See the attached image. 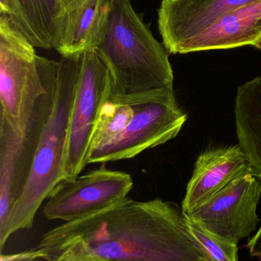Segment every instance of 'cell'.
I'll use <instances>...</instances> for the list:
<instances>
[{
	"label": "cell",
	"mask_w": 261,
	"mask_h": 261,
	"mask_svg": "<svg viewBox=\"0 0 261 261\" xmlns=\"http://www.w3.org/2000/svg\"><path fill=\"white\" fill-rule=\"evenodd\" d=\"M48 260L213 261L174 202L127 197L106 210L64 222L43 236Z\"/></svg>",
	"instance_id": "cell-1"
},
{
	"label": "cell",
	"mask_w": 261,
	"mask_h": 261,
	"mask_svg": "<svg viewBox=\"0 0 261 261\" xmlns=\"http://www.w3.org/2000/svg\"><path fill=\"white\" fill-rule=\"evenodd\" d=\"M107 67L112 99H130L173 87L169 53L130 0H107L105 21L94 49Z\"/></svg>",
	"instance_id": "cell-2"
},
{
	"label": "cell",
	"mask_w": 261,
	"mask_h": 261,
	"mask_svg": "<svg viewBox=\"0 0 261 261\" xmlns=\"http://www.w3.org/2000/svg\"><path fill=\"white\" fill-rule=\"evenodd\" d=\"M81 55L60 59L53 107L38 143L32 171L0 231V249L11 234L32 228L35 214L55 186L64 179L70 113L81 70Z\"/></svg>",
	"instance_id": "cell-3"
},
{
	"label": "cell",
	"mask_w": 261,
	"mask_h": 261,
	"mask_svg": "<svg viewBox=\"0 0 261 261\" xmlns=\"http://www.w3.org/2000/svg\"><path fill=\"white\" fill-rule=\"evenodd\" d=\"M35 47L11 17L0 14V125L19 133L46 92Z\"/></svg>",
	"instance_id": "cell-4"
},
{
	"label": "cell",
	"mask_w": 261,
	"mask_h": 261,
	"mask_svg": "<svg viewBox=\"0 0 261 261\" xmlns=\"http://www.w3.org/2000/svg\"><path fill=\"white\" fill-rule=\"evenodd\" d=\"M38 67L46 92L38 101L27 127L14 132L0 125V231L24 190L44 125L53 107L59 61L38 57Z\"/></svg>",
	"instance_id": "cell-5"
},
{
	"label": "cell",
	"mask_w": 261,
	"mask_h": 261,
	"mask_svg": "<svg viewBox=\"0 0 261 261\" xmlns=\"http://www.w3.org/2000/svg\"><path fill=\"white\" fill-rule=\"evenodd\" d=\"M124 100L133 107L131 122L116 139L91 150L88 164L135 158L147 149L176 138L187 120L186 113L176 101L173 87Z\"/></svg>",
	"instance_id": "cell-6"
},
{
	"label": "cell",
	"mask_w": 261,
	"mask_h": 261,
	"mask_svg": "<svg viewBox=\"0 0 261 261\" xmlns=\"http://www.w3.org/2000/svg\"><path fill=\"white\" fill-rule=\"evenodd\" d=\"M110 93L108 70L94 49L81 55V70L70 113L64 179L80 175L88 164L93 130Z\"/></svg>",
	"instance_id": "cell-7"
},
{
	"label": "cell",
	"mask_w": 261,
	"mask_h": 261,
	"mask_svg": "<svg viewBox=\"0 0 261 261\" xmlns=\"http://www.w3.org/2000/svg\"><path fill=\"white\" fill-rule=\"evenodd\" d=\"M133 186L129 173L110 170L103 164L85 174L58 182L45 199L43 213L49 220L83 219L125 199Z\"/></svg>",
	"instance_id": "cell-8"
},
{
	"label": "cell",
	"mask_w": 261,
	"mask_h": 261,
	"mask_svg": "<svg viewBox=\"0 0 261 261\" xmlns=\"http://www.w3.org/2000/svg\"><path fill=\"white\" fill-rule=\"evenodd\" d=\"M261 182L254 175L234 181L191 213L187 217L211 232L238 245L255 231Z\"/></svg>",
	"instance_id": "cell-9"
},
{
	"label": "cell",
	"mask_w": 261,
	"mask_h": 261,
	"mask_svg": "<svg viewBox=\"0 0 261 261\" xmlns=\"http://www.w3.org/2000/svg\"><path fill=\"white\" fill-rule=\"evenodd\" d=\"M257 0H162L158 28L169 53L177 55L183 44L221 18Z\"/></svg>",
	"instance_id": "cell-10"
},
{
	"label": "cell",
	"mask_w": 261,
	"mask_h": 261,
	"mask_svg": "<svg viewBox=\"0 0 261 261\" xmlns=\"http://www.w3.org/2000/svg\"><path fill=\"white\" fill-rule=\"evenodd\" d=\"M253 174L240 146L205 150L198 158L182 205L184 214L194 211L238 179Z\"/></svg>",
	"instance_id": "cell-11"
},
{
	"label": "cell",
	"mask_w": 261,
	"mask_h": 261,
	"mask_svg": "<svg viewBox=\"0 0 261 261\" xmlns=\"http://www.w3.org/2000/svg\"><path fill=\"white\" fill-rule=\"evenodd\" d=\"M261 0L227 14L181 47L178 54L254 46L261 35Z\"/></svg>",
	"instance_id": "cell-12"
},
{
	"label": "cell",
	"mask_w": 261,
	"mask_h": 261,
	"mask_svg": "<svg viewBox=\"0 0 261 261\" xmlns=\"http://www.w3.org/2000/svg\"><path fill=\"white\" fill-rule=\"evenodd\" d=\"M234 116L239 145L261 182V76L239 87Z\"/></svg>",
	"instance_id": "cell-13"
},
{
	"label": "cell",
	"mask_w": 261,
	"mask_h": 261,
	"mask_svg": "<svg viewBox=\"0 0 261 261\" xmlns=\"http://www.w3.org/2000/svg\"><path fill=\"white\" fill-rule=\"evenodd\" d=\"M107 0H87L64 18L55 50L64 58L95 49L105 21Z\"/></svg>",
	"instance_id": "cell-14"
},
{
	"label": "cell",
	"mask_w": 261,
	"mask_h": 261,
	"mask_svg": "<svg viewBox=\"0 0 261 261\" xmlns=\"http://www.w3.org/2000/svg\"><path fill=\"white\" fill-rule=\"evenodd\" d=\"M19 19L16 24L35 47L55 49L62 18L57 0H18Z\"/></svg>",
	"instance_id": "cell-15"
},
{
	"label": "cell",
	"mask_w": 261,
	"mask_h": 261,
	"mask_svg": "<svg viewBox=\"0 0 261 261\" xmlns=\"http://www.w3.org/2000/svg\"><path fill=\"white\" fill-rule=\"evenodd\" d=\"M133 114V107L128 101L112 99L108 96L93 130L90 151L119 137L131 122Z\"/></svg>",
	"instance_id": "cell-16"
},
{
	"label": "cell",
	"mask_w": 261,
	"mask_h": 261,
	"mask_svg": "<svg viewBox=\"0 0 261 261\" xmlns=\"http://www.w3.org/2000/svg\"><path fill=\"white\" fill-rule=\"evenodd\" d=\"M188 228L213 261H239L238 245L211 232L199 222L187 217Z\"/></svg>",
	"instance_id": "cell-17"
},
{
	"label": "cell",
	"mask_w": 261,
	"mask_h": 261,
	"mask_svg": "<svg viewBox=\"0 0 261 261\" xmlns=\"http://www.w3.org/2000/svg\"><path fill=\"white\" fill-rule=\"evenodd\" d=\"M0 261H49L41 257L36 248L24 251L18 254L3 255L1 254Z\"/></svg>",
	"instance_id": "cell-18"
},
{
	"label": "cell",
	"mask_w": 261,
	"mask_h": 261,
	"mask_svg": "<svg viewBox=\"0 0 261 261\" xmlns=\"http://www.w3.org/2000/svg\"><path fill=\"white\" fill-rule=\"evenodd\" d=\"M0 14L11 17L17 22L21 14L18 0H0Z\"/></svg>",
	"instance_id": "cell-19"
},
{
	"label": "cell",
	"mask_w": 261,
	"mask_h": 261,
	"mask_svg": "<svg viewBox=\"0 0 261 261\" xmlns=\"http://www.w3.org/2000/svg\"><path fill=\"white\" fill-rule=\"evenodd\" d=\"M86 2L87 0H57L58 8L61 12V18H62V25L65 17L75 9L82 6Z\"/></svg>",
	"instance_id": "cell-20"
},
{
	"label": "cell",
	"mask_w": 261,
	"mask_h": 261,
	"mask_svg": "<svg viewBox=\"0 0 261 261\" xmlns=\"http://www.w3.org/2000/svg\"><path fill=\"white\" fill-rule=\"evenodd\" d=\"M247 247L251 255L261 261V225L255 236L248 242Z\"/></svg>",
	"instance_id": "cell-21"
},
{
	"label": "cell",
	"mask_w": 261,
	"mask_h": 261,
	"mask_svg": "<svg viewBox=\"0 0 261 261\" xmlns=\"http://www.w3.org/2000/svg\"><path fill=\"white\" fill-rule=\"evenodd\" d=\"M254 47H255L256 48L259 49V50H261V35L260 38H258V40L256 41L255 44H254Z\"/></svg>",
	"instance_id": "cell-22"
},
{
	"label": "cell",
	"mask_w": 261,
	"mask_h": 261,
	"mask_svg": "<svg viewBox=\"0 0 261 261\" xmlns=\"http://www.w3.org/2000/svg\"><path fill=\"white\" fill-rule=\"evenodd\" d=\"M49 261H81V260H72V259H67V258H57V259H55V260H49Z\"/></svg>",
	"instance_id": "cell-23"
},
{
	"label": "cell",
	"mask_w": 261,
	"mask_h": 261,
	"mask_svg": "<svg viewBox=\"0 0 261 261\" xmlns=\"http://www.w3.org/2000/svg\"><path fill=\"white\" fill-rule=\"evenodd\" d=\"M259 26H260V29H261V19L260 20V22H259Z\"/></svg>",
	"instance_id": "cell-24"
}]
</instances>
